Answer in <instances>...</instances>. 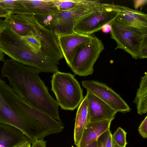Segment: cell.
<instances>
[{"instance_id": "obj_1", "label": "cell", "mask_w": 147, "mask_h": 147, "mask_svg": "<svg viewBox=\"0 0 147 147\" xmlns=\"http://www.w3.org/2000/svg\"><path fill=\"white\" fill-rule=\"evenodd\" d=\"M3 62L1 76L7 78L15 92L32 106L62 122L59 105L40 78V72L12 59H7Z\"/></svg>"}, {"instance_id": "obj_2", "label": "cell", "mask_w": 147, "mask_h": 147, "mask_svg": "<svg viewBox=\"0 0 147 147\" xmlns=\"http://www.w3.org/2000/svg\"><path fill=\"white\" fill-rule=\"evenodd\" d=\"M0 51L11 59L37 69L44 63L43 59L37 55L35 49L6 22L0 30Z\"/></svg>"}, {"instance_id": "obj_3", "label": "cell", "mask_w": 147, "mask_h": 147, "mask_svg": "<svg viewBox=\"0 0 147 147\" xmlns=\"http://www.w3.org/2000/svg\"><path fill=\"white\" fill-rule=\"evenodd\" d=\"M102 3L99 0H84L80 5L69 10L55 15L35 16L40 24L56 35L69 34L74 32V26L78 20L97 9Z\"/></svg>"}, {"instance_id": "obj_4", "label": "cell", "mask_w": 147, "mask_h": 147, "mask_svg": "<svg viewBox=\"0 0 147 147\" xmlns=\"http://www.w3.org/2000/svg\"><path fill=\"white\" fill-rule=\"evenodd\" d=\"M110 33L111 38L117 43L115 50L122 49L135 59L147 58V32L123 26L115 21L111 25Z\"/></svg>"}, {"instance_id": "obj_5", "label": "cell", "mask_w": 147, "mask_h": 147, "mask_svg": "<svg viewBox=\"0 0 147 147\" xmlns=\"http://www.w3.org/2000/svg\"><path fill=\"white\" fill-rule=\"evenodd\" d=\"M51 83V90L62 109L73 111L84 98L80 84L71 74L58 71L53 74Z\"/></svg>"}, {"instance_id": "obj_6", "label": "cell", "mask_w": 147, "mask_h": 147, "mask_svg": "<svg viewBox=\"0 0 147 147\" xmlns=\"http://www.w3.org/2000/svg\"><path fill=\"white\" fill-rule=\"evenodd\" d=\"M104 49L101 40L94 36L91 42L82 44L76 48L69 67L76 75H91L94 71V64Z\"/></svg>"}, {"instance_id": "obj_7", "label": "cell", "mask_w": 147, "mask_h": 147, "mask_svg": "<svg viewBox=\"0 0 147 147\" xmlns=\"http://www.w3.org/2000/svg\"><path fill=\"white\" fill-rule=\"evenodd\" d=\"M119 14L115 4L102 3L97 9L78 20L73 28L74 32L88 35L101 30L106 24L112 25Z\"/></svg>"}, {"instance_id": "obj_8", "label": "cell", "mask_w": 147, "mask_h": 147, "mask_svg": "<svg viewBox=\"0 0 147 147\" xmlns=\"http://www.w3.org/2000/svg\"><path fill=\"white\" fill-rule=\"evenodd\" d=\"M82 83L87 91L98 97L117 112L125 113L131 110L120 96L106 84L88 80L83 81Z\"/></svg>"}, {"instance_id": "obj_9", "label": "cell", "mask_w": 147, "mask_h": 147, "mask_svg": "<svg viewBox=\"0 0 147 147\" xmlns=\"http://www.w3.org/2000/svg\"><path fill=\"white\" fill-rule=\"evenodd\" d=\"M5 18V22L21 36H40L48 30L40 24L33 14H9Z\"/></svg>"}, {"instance_id": "obj_10", "label": "cell", "mask_w": 147, "mask_h": 147, "mask_svg": "<svg viewBox=\"0 0 147 147\" xmlns=\"http://www.w3.org/2000/svg\"><path fill=\"white\" fill-rule=\"evenodd\" d=\"M56 35L59 47L69 66L73 59L76 48L82 44L91 42L94 37L74 32L70 34Z\"/></svg>"}, {"instance_id": "obj_11", "label": "cell", "mask_w": 147, "mask_h": 147, "mask_svg": "<svg viewBox=\"0 0 147 147\" xmlns=\"http://www.w3.org/2000/svg\"><path fill=\"white\" fill-rule=\"evenodd\" d=\"M119 14L115 21L124 26L136 28L147 32V15L123 5H115Z\"/></svg>"}, {"instance_id": "obj_12", "label": "cell", "mask_w": 147, "mask_h": 147, "mask_svg": "<svg viewBox=\"0 0 147 147\" xmlns=\"http://www.w3.org/2000/svg\"><path fill=\"white\" fill-rule=\"evenodd\" d=\"M90 122L108 120L115 118L116 111L97 97L87 91Z\"/></svg>"}, {"instance_id": "obj_13", "label": "cell", "mask_w": 147, "mask_h": 147, "mask_svg": "<svg viewBox=\"0 0 147 147\" xmlns=\"http://www.w3.org/2000/svg\"><path fill=\"white\" fill-rule=\"evenodd\" d=\"M112 121L108 120L90 122L85 128L76 147H85L96 140L104 132L110 129Z\"/></svg>"}, {"instance_id": "obj_14", "label": "cell", "mask_w": 147, "mask_h": 147, "mask_svg": "<svg viewBox=\"0 0 147 147\" xmlns=\"http://www.w3.org/2000/svg\"><path fill=\"white\" fill-rule=\"evenodd\" d=\"M90 122L88 99L86 94L79 106L76 114L74 140L76 147L80 142L85 128Z\"/></svg>"}, {"instance_id": "obj_15", "label": "cell", "mask_w": 147, "mask_h": 147, "mask_svg": "<svg viewBox=\"0 0 147 147\" xmlns=\"http://www.w3.org/2000/svg\"><path fill=\"white\" fill-rule=\"evenodd\" d=\"M34 16H47L60 12L53 0H19Z\"/></svg>"}, {"instance_id": "obj_16", "label": "cell", "mask_w": 147, "mask_h": 147, "mask_svg": "<svg viewBox=\"0 0 147 147\" xmlns=\"http://www.w3.org/2000/svg\"><path fill=\"white\" fill-rule=\"evenodd\" d=\"M27 138L17 129L0 123V147H11Z\"/></svg>"}, {"instance_id": "obj_17", "label": "cell", "mask_w": 147, "mask_h": 147, "mask_svg": "<svg viewBox=\"0 0 147 147\" xmlns=\"http://www.w3.org/2000/svg\"><path fill=\"white\" fill-rule=\"evenodd\" d=\"M133 102L136 105L137 112L140 115L147 113V74L142 77Z\"/></svg>"}, {"instance_id": "obj_18", "label": "cell", "mask_w": 147, "mask_h": 147, "mask_svg": "<svg viewBox=\"0 0 147 147\" xmlns=\"http://www.w3.org/2000/svg\"><path fill=\"white\" fill-rule=\"evenodd\" d=\"M0 7L10 14H33L19 0H0Z\"/></svg>"}, {"instance_id": "obj_19", "label": "cell", "mask_w": 147, "mask_h": 147, "mask_svg": "<svg viewBox=\"0 0 147 147\" xmlns=\"http://www.w3.org/2000/svg\"><path fill=\"white\" fill-rule=\"evenodd\" d=\"M84 0H53L60 11L70 10L80 5Z\"/></svg>"}, {"instance_id": "obj_20", "label": "cell", "mask_w": 147, "mask_h": 147, "mask_svg": "<svg viewBox=\"0 0 147 147\" xmlns=\"http://www.w3.org/2000/svg\"><path fill=\"white\" fill-rule=\"evenodd\" d=\"M127 132L120 127H118L112 137L115 147H126Z\"/></svg>"}, {"instance_id": "obj_21", "label": "cell", "mask_w": 147, "mask_h": 147, "mask_svg": "<svg viewBox=\"0 0 147 147\" xmlns=\"http://www.w3.org/2000/svg\"><path fill=\"white\" fill-rule=\"evenodd\" d=\"M110 129L106 131L97 139V147H105Z\"/></svg>"}, {"instance_id": "obj_22", "label": "cell", "mask_w": 147, "mask_h": 147, "mask_svg": "<svg viewBox=\"0 0 147 147\" xmlns=\"http://www.w3.org/2000/svg\"><path fill=\"white\" fill-rule=\"evenodd\" d=\"M138 131L140 134L144 138L147 137V116L142 122L138 127Z\"/></svg>"}, {"instance_id": "obj_23", "label": "cell", "mask_w": 147, "mask_h": 147, "mask_svg": "<svg viewBox=\"0 0 147 147\" xmlns=\"http://www.w3.org/2000/svg\"><path fill=\"white\" fill-rule=\"evenodd\" d=\"M31 143L26 138L11 147H31Z\"/></svg>"}, {"instance_id": "obj_24", "label": "cell", "mask_w": 147, "mask_h": 147, "mask_svg": "<svg viewBox=\"0 0 147 147\" xmlns=\"http://www.w3.org/2000/svg\"><path fill=\"white\" fill-rule=\"evenodd\" d=\"M105 147H115L112 137V134L110 131Z\"/></svg>"}, {"instance_id": "obj_25", "label": "cell", "mask_w": 147, "mask_h": 147, "mask_svg": "<svg viewBox=\"0 0 147 147\" xmlns=\"http://www.w3.org/2000/svg\"><path fill=\"white\" fill-rule=\"evenodd\" d=\"M6 22L5 20L0 19V30L5 25ZM4 54L0 51V61L4 62Z\"/></svg>"}, {"instance_id": "obj_26", "label": "cell", "mask_w": 147, "mask_h": 147, "mask_svg": "<svg viewBox=\"0 0 147 147\" xmlns=\"http://www.w3.org/2000/svg\"><path fill=\"white\" fill-rule=\"evenodd\" d=\"M134 7L137 9L147 3V0H134Z\"/></svg>"}, {"instance_id": "obj_27", "label": "cell", "mask_w": 147, "mask_h": 147, "mask_svg": "<svg viewBox=\"0 0 147 147\" xmlns=\"http://www.w3.org/2000/svg\"><path fill=\"white\" fill-rule=\"evenodd\" d=\"M101 30L104 33L110 32L111 30V25L109 24H106L102 26Z\"/></svg>"}, {"instance_id": "obj_28", "label": "cell", "mask_w": 147, "mask_h": 147, "mask_svg": "<svg viewBox=\"0 0 147 147\" xmlns=\"http://www.w3.org/2000/svg\"><path fill=\"white\" fill-rule=\"evenodd\" d=\"M9 13L0 7V17L6 18Z\"/></svg>"}, {"instance_id": "obj_29", "label": "cell", "mask_w": 147, "mask_h": 147, "mask_svg": "<svg viewBox=\"0 0 147 147\" xmlns=\"http://www.w3.org/2000/svg\"><path fill=\"white\" fill-rule=\"evenodd\" d=\"M85 147H97V142L96 140L88 145Z\"/></svg>"}]
</instances>
